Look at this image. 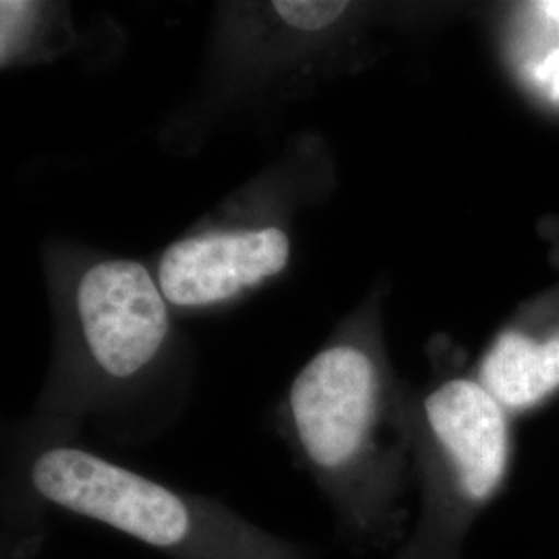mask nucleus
<instances>
[{
  "label": "nucleus",
  "instance_id": "obj_5",
  "mask_svg": "<svg viewBox=\"0 0 559 559\" xmlns=\"http://www.w3.org/2000/svg\"><path fill=\"white\" fill-rule=\"evenodd\" d=\"M425 413L459 471L464 493L473 500L489 498L508 462V425L500 402L475 381L454 380L427 399Z\"/></svg>",
  "mask_w": 559,
  "mask_h": 559
},
{
  "label": "nucleus",
  "instance_id": "obj_6",
  "mask_svg": "<svg viewBox=\"0 0 559 559\" xmlns=\"http://www.w3.org/2000/svg\"><path fill=\"white\" fill-rule=\"evenodd\" d=\"M483 388L508 408H528L559 388V334L535 342L506 332L480 367Z\"/></svg>",
  "mask_w": 559,
  "mask_h": 559
},
{
  "label": "nucleus",
  "instance_id": "obj_3",
  "mask_svg": "<svg viewBox=\"0 0 559 559\" xmlns=\"http://www.w3.org/2000/svg\"><path fill=\"white\" fill-rule=\"evenodd\" d=\"M85 344L102 369L131 378L152 362L168 334V307L152 274L131 260H106L78 284Z\"/></svg>",
  "mask_w": 559,
  "mask_h": 559
},
{
  "label": "nucleus",
  "instance_id": "obj_2",
  "mask_svg": "<svg viewBox=\"0 0 559 559\" xmlns=\"http://www.w3.org/2000/svg\"><path fill=\"white\" fill-rule=\"evenodd\" d=\"M378 376L369 357L348 344L321 350L290 388L300 445L321 471L357 459L376 415Z\"/></svg>",
  "mask_w": 559,
  "mask_h": 559
},
{
  "label": "nucleus",
  "instance_id": "obj_7",
  "mask_svg": "<svg viewBox=\"0 0 559 559\" xmlns=\"http://www.w3.org/2000/svg\"><path fill=\"white\" fill-rule=\"evenodd\" d=\"M346 2L338 0H276L274 11L290 27L318 32L344 15Z\"/></svg>",
  "mask_w": 559,
  "mask_h": 559
},
{
  "label": "nucleus",
  "instance_id": "obj_4",
  "mask_svg": "<svg viewBox=\"0 0 559 559\" xmlns=\"http://www.w3.org/2000/svg\"><path fill=\"white\" fill-rule=\"evenodd\" d=\"M290 240L276 226L214 233L173 242L162 255V295L177 307H203L280 274Z\"/></svg>",
  "mask_w": 559,
  "mask_h": 559
},
{
  "label": "nucleus",
  "instance_id": "obj_1",
  "mask_svg": "<svg viewBox=\"0 0 559 559\" xmlns=\"http://www.w3.org/2000/svg\"><path fill=\"white\" fill-rule=\"evenodd\" d=\"M32 479L60 508L166 551L191 554L207 522L179 493L75 448L44 452Z\"/></svg>",
  "mask_w": 559,
  "mask_h": 559
}]
</instances>
